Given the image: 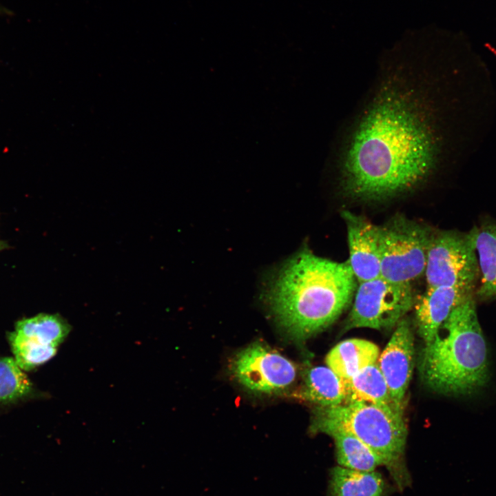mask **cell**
<instances>
[{
  "instance_id": "cell-1",
  "label": "cell",
  "mask_w": 496,
  "mask_h": 496,
  "mask_svg": "<svg viewBox=\"0 0 496 496\" xmlns=\"http://www.w3.org/2000/svg\"><path fill=\"white\" fill-rule=\"evenodd\" d=\"M362 117L349 143L343 189L349 197L380 201L415 187L439 160L442 136L417 99L389 86Z\"/></svg>"
},
{
  "instance_id": "cell-2",
  "label": "cell",
  "mask_w": 496,
  "mask_h": 496,
  "mask_svg": "<svg viewBox=\"0 0 496 496\" xmlns=\"http://www.w3.org/2000/svg\"><path fill=\"white\" fill-rule=\"evenodd\" d=\"M358 282L347 262L304 249L287 260L265 293L277 324L296 340L332 324L353 301Z\"/></svg>"
},
{
  "instance_id": "cell-3",
  "label": "cell",
  "mask_w": 496,
  "mask_h": 496,
  "mask_svg": "<svg viewBox=\"0 0 496 496\" xmlns=\"http://www.w3.org/2000/svg\"><path fill=\"white\" fill-rule=\"evenodd\" d=\"M424 344L420 371L426 384L436 392L468 395L488 381V349L475 295L456 307Z\"/></svg>"
},
{
  "instance_id": "cell-4",
  "label": "cell",
  "mask_w": 496,
  "mask_h": 496,
  "mask_svg": "<svg viewBox=\"0 0 496 496\" xmlns=\"http://www.w3.org/2000/svg\"><path fill=\"white\" fill-rule=\"evenodd\" d=\"M316 415L335 422L358 437L381 459L400 490L411 484L404 462L407 428L403 411L395 406L355 401L318 407Z\"/></svg>"
},
{
  "instance_id": "cell-5",
  "label": "cell",
  "mask_w": 496,
  "mask_h": 496,
  "mask_svg": "<svg viewBox=\"0 0 496 496\" xmlns=\"http://www.w3.org/2000/svg\"><path fill=\"white\" fill-rule=\"evenodd\" d=\"M433 231L403 215L380 225L381 277L411 284L424 273Z\"/></svg>"
},
{
  "instance_id": "cell-6",
  "label": "cell",
  "mask_w": 496,
  "mask_h": 496,
  "mask_svg": "<svg viewBox=\"0 0 496 496\" xmlns=\"http://www.w3.org/2000/svg\"><path fill=\"white\" fill-rule=\"evenodd\" d=\"M427 287L476 290L479 268L471 229L433 231L424 273Z\"/></svg>"
},
{
  "instance_id": "cell-7",
  "label": "cell",
  "mask_w": 496,
  "mask_h": 496,
  "mask_svg": "<svg viewBox=\"0 0 496 496\" xmlns=\"http://www.w3.org/2000/svg\"><path fill=\"white\" fill-rule=\"evenodd\" d=\"M414 302L411 284L393 282L381 276L358 282L345 328H393Z\"/></svg>"
},
{
  "instance_id": "cell-8",
  "label": "cell",
  "mask_w": 496,
  "mask_h": 496,
  "mask_svg": "<svg viewBox=\"0 0 496 496\" xmlns=\"http://www.w3.org/2000/svg\"><path fill=\"white\" fill-rule=\"evenodd\" d=\"M70 329L59 314L39 313L17 321L7 338L17 363L23 371H31L56 355Z\"/></svg>"
},
{
  "instance_id": "cell-9",
  "label": "cell",
  "mask_w": 496,
  "mask_h": 496,
  "mask_svg": "<svg viewBox=\"0 0 496 496\" xmlns=\"http://www.w3.org/2000/svg\"><path fill=\"white\" fill-rule=\"evenodd\" d=\"M231 366L237 380L256 392L284 390L296 377V368L289 360L260 344H253L240 351Z\"/></svg>"
},
{
  "instance_id": "cell-10",
  "label": "cell",
  "mask_w": 496,
  "mask_h": 496,
  "mask_svg": "<svg viewBox=\"0 0 496 496\" xmlns=\"http://www.w3.org/2000/svg\"><path fill=\"white\" fill-rule=\"evenodd\" d=\"M378 358L379 368L386 382L391 398L403 410L404 399L411 379L414 342L409 320L402 318Z\"/></svg>"
},
{
  "instance_id": "cell-11",
  "label": "cell",
  "mask_w": 496,
  "mask_h": 496,
  "mask_svg": "<svg viewBox=\"0 0 496 496\" xmlns=\"http://www.w3.org/2000/svg\"><path fill=\"white\" fill-rule=\"evenodd\" d=\"M344 220L349 258L347 262L358 282L381 276L380 225L347 210L342 211Z\"/></svg>"
},
{
  "instance_id": "cell-12",
  "label": "cell",
  "mask_w": 496,
  "mask_h": 496,
  "mask_svg": "<svg viewBox=\"0 0 496 496\" xmlns=\"http://www.w3.org/2000/svg\"><path fill=\"white\" fill-rule=\"evenodd\" d=\"M475 290L455 287H427L414 302L418 333L424 344L433 338L452 311L469 297Z\"/></svg>"
},
{
  "instance_id": "cell-13",
  "label": "cell",
  "mask_w": 496,
  "mask_h": 496,
  "mask_svg": "<svg viewBox=\"0 0 496 496\" xmlns=\"http://www.w3.org/2000/svg\"><path fill=\"white\" fill-rule=\"evenodd\" d=\"M311 431L325 433L333 438L340 466L358 471H373L383 466L380 457L370 448L335 422L315 415Z\"/></svg>"
},
{
  "instance_id": "cell-14",
  "label": "cell",
  "mask_w": 496,
  "mask_h": 496,
  "mask_svg": "<svg viewBox=\"0 0 496 496\" xmlns=\"http://www.w3.org/2000/svg\"><path fill=\"white\" fill-rule=\"evenodd\" d=\"M471 231L478 255L481 280L475 298L482 302L496 300V222L486 219Z\"/></svg>"
},
{
  "instance_id": "cell-15",
  "label": "cell",
  "mask_w": 496,
  "mask_h": 496,
  "mask_svg": "<svg viewBox=\"0 0 496 496\" xmlns=\"http://www.w3.org/2000/svg\"><path fill=\"white\" fill-rule=\"evenodd\" d=\"M380 351L373 342L360 338L343 340L326 356L327 366L343 380H348L363 368L378 362Z\"/></svg>"
},
{
  "instance_id": "cell-16",
  "label": "cell",
  "mask_w": 496,
  "mask_h": 496,
  "mask_svg": "<svg viewBox=\"0 0 496 496\" xmlns=\"http://www.w3.org/2000/svg\"><path fill=\"white\" fill-rule=\"evenodd\" d=\"M389 486L381 473L340 466L330 470L327 496H388Z\"/></svg>"
},
{
  "instance_id": "cell-17",
  "label": "cell",
  "mask_w": 496,
  "mask_h": 496,
  "mask_svg": "<svg viewBox=\"0 0 496 496\" xmlns=\"http://www.w3.org/2000/svg\"><path fill=\"white\" fill-rule=\"evenodd\" d=\"M300 397L319 407L339 406L346 400L344 380L328 366L313 367L306 375Z\"/></svg>"
},
{
  "instance_id": "cell-18",
  "label": "cell",
  "mask_w": 496,
  "mask_h": 496,
  "mask_svg": "<svg viewBox=\"0 0 496 496\" xmlns=\"http://www.w3.org/2000/svg\"><path fill=\"white\" fill-rule=\"evenodd\" d=\"M344 380L346 386L344 403L362 401L390 405L398 409L391 398L386 382L378 362L363 368L349 379Z\"/></svg>"
},
{
  "instance_id": "cell-19",
  "label": "cell",
  "mask_w": 496,
  "mask_h": 496,
  "mask_svg": "<svg viewBox=\"0 0 496 496\" xmlns=\"http://www.w3.org/2000/svg\"><path fill=\"white\" fill-rule=\"evenodd\" d=\"M32 392V382L16 360L0 357V404L17 402Z\"/></svg>"
},
{
  "instance_id": "cell-20",
  "label": "cell",
  "mask_w": 496,
  "mask_h": 496,
  "mask_svg": "<svg viewBox=\"0 0 496 496\" xmlns=\"http://www.w3.org/2000/svg\"><path fill=\"white\" fill-rule=\"evenodd\" d=\"M9 247L8 243L5 241L0 240V251Z\"/></svg>"
}]
</instances>
